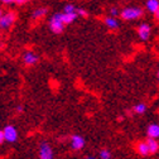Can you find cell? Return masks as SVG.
<instances>
[{
	"instance_id": "cell-1",
	"label": "cell",
	"mask_w": 159,
	"mask_h": 159,
	"mask_svg": "<svg viewBox=\"0 0 159 159\" xmlns=\"http://www.w3.org/2000/svg\"><path fill=\"white\" fill-rule=\"evenodd\" d=\"M144 15V10L143 8H139V7H126L121 10L120 16L123 20H136V19L142 18Z\"/></svg>"
},
{
	"instance_id": "cell-2",
	"label": "cell",
	"mask_w": 159,
	"mask_h": 159,
	"mask_svg": "<svg viewBox=\"0 0 159 159\" xmlns=\"http://www.w3.org/2000/svg\"><path fill=\"white\" fill-rule=\"evenodd\" d=\"M48 25H49V29L52 33L54 34H59L63 32V28H65V22H63V16H62V13H54L51 18H49V22H48Z\"/></svg>"
},
{
	"instance_id": "cell-3",
	"label": "cell",
	"mask_w": 159,
	"mask_h": 159,
	"mask_svg": "<svg viewBox=\"0 0 159 159\" xmlns=\"http://www.w3.org/2000/svg\"><path fill=\"white\" fill-rule=\"evenodd\" d=\"M16 19V14L14 11H7V13H2L0 15V27L2 29H8L10 28Z\"/></svg>"
},
{
	"instance_id": "cell-4",
	"label": "cell",
	"mask_w": 159,
	"mask_h": 159,
	"mask_svg": "<svg viewBox=\"0 0 159 159\" xmlns=\"http://www.w3.org/2000/svg\"><path fill=\"white\" fill-rule=\"evenodd\" d=\"M39 159H53V150L48 142H42L39 144Z\"/></svg>"
},
{
	"instance_id": "cell-5",
	"label": "cell",
	"mask_w": 159,
	"mask_h": 159,
	"mask_svg": "<svg viewBox=\"0 0 159 159\" xmlns=\"http://www.w3.org/2000/svg\"><path fill=\"white\" fill-rule=\"evenodd\" d=\"M4 135H5V142L8 143H15L18 140V130L14 125H7L4 129Z\"/></svg>"
},
{
	"instance_id": "cell-6",
	"label": "cell",
	"mask_w": 159,
	"mask_h": 159,
	"mask_svg": "<svg viewBox=\"0 0 159 159\" xmlns=\"http://www.w3.org/2000/svg\"><path fill=\"white\" fill-rule=\"evenodd\" d=\"M152 34V27L148 23H142L138 27V35L142 41H148Z\"/></svg>"
},
{
	"instance_id": "cell-7",
	"label": "cell",
	"mask_w": 159,
	"mask_h": 159,
	"mask_svg": "<svg viewBox=\"0 0 159 159\" xmlns=\"http://www.w3.org/2000/svg\"><path fill=\"white\" fill-rule=\"evenodd\" d=\"M38 61H39V57H38L34 52H32V51H27V52L23 54V62H24V65H25L27 67H30V66L37 65Z\"/></svg>"
},
{
	"instance_id": "cell-8",
	"label": "cell",
	"mask_w": 159,
	"mask_h": 159,
	"mask_svg": "<svg viewBox=\"0 0 159 159\" xmlns=\"http://www.w3.org/2000/svg\"><path fill=\"white\" fill-rule=\"evenodd\" d=\"M145 8L155 16V19H159V0H147Z\"/></svg>"
},
{
	"instance_id": "cell-9",
	"label": "cell",
	"mask_w": 159,
	"mask_h": 159,
	"mask_svg": "<svg viewBox=\"0 0 159 159\" xmlns=\"http://www.w3.org/2000/svg\"><path fill=\"white\" fill-rule=\"evenodd\" d=\"M85 139L81 135H72L71 136V147L73 150H81L85 147Z\"/></svg>"
},
{
	"instance_id": "cell-10",
	"label": "cell",
	"mask_w": 159,
	"mask_h": 159,
	"mask_svg": "<svg viewBox=\"0 0 159 159\" xmlns=\"http://www.w3.org/2000/svg\"><path fill=\"white\" fill-rule=\"evenodd\" d=\"M135 150H136V153L139 155H142V157L150 155V149H149V145H148L147 140L145 142H139L136 144V147H135Z\"/></svg>"
},
{
	"instance_id": "cell-11",
	"label": "cell",
	"mask_w": 159,
	"mask_h": 159,
	"mask_svg": "<svg viewBox=\"0 0 159 159\" xmlns=\"http://www.w3.org/2000/svg\"><path fill=\"white\" fill-rule=\"evenodd\" d=\"M104 23L111 30H116V29H119V27H120V22L116 19V16H111V15H109L104 19Z\"/></svg>"
},
{
	"instance_id": "cell-12",
	"label": "cell",
	"mask_w": 159,
	"mask_h": 159,
	"mask_svg": "<svg viewBox=\"0 0 159 159\" xmlns=\"http://www.w3.org/2000/svg\"><path fill=\"white\" fill-rule=\"evenodd\" d=\"M147 135L148 138L158 139L159 138V124H150L147 128Z\"/></svg>"
},
{
	"instance_id": "cell-13",
	"label": "cell",
	"mask_w": 159,
	"mask_h": 159,
	"mask_svg": "<svg viewBox=\"0 0 159 159\" xmlns=\"http://www.w3.org/2000/svg\"><path fill=\"white\" fill-rule=\"evenodd\" d=\"M62 16H63V22L66 25H70L72 24L76 19L80 16L77 13H66V11H62Z\"/></svg>"
},
{
	"instance_id": "cell-14",
	"label": "cell",
	"mask_w": 159,
	"mask_h": 159,
	"mask_svg": "<svg viewBox=\"0 0 159 159\" xmlns=\"http://www.w3.org/2000/svg\"><path fill=\"white\" fill-rule=\"evenodd\" d=\"M48 13V9L46 7H41V8H37L33 13H32V18L33 19H42L47 15Z\"/></svg>"
},
{
	"instance_id": "cell-15",
	"label": "cell",
	"mask_w": 159,
	"mask_h": 159,
	"mask_svg": "<svg viewBox=\"0 0 159 159\" xmlns=\"http://www.w3.org/2000/svg\"><path fill=\"white\" fill-rule=\"evenodd\" d=\"M147 143L149 145V149H150V154H155L158 150H159V142L154 138H148L147 139Z\"/></svg>"
},
{
	"instance_id": "cell-16",
	"label": "cell",
	"mask_w": 159,
	"mask_h": 159,
	"mask_svg": "<svg viewBox=\"0 0 159 159\" xmlns=\"http://www.w3.org/2000/svg\"><path fill=\"white\" fill-rule=\"evenodd\" d=\"M145 111H147V105L143 102H139V104L134 105V107H133V112L136 115H143V114H145Z\"/></svg>"
},
{
	"instance_id": "cell-17",
	"label": "cell",
	"mask_w": 159,
	"mask_h": 159,
	"mask_svg": "<svg viewBox=\"0 0 159 159\" xmlns=\"http://www.w3.org/2000/svg\"><path fill=\"white\" fill-rule=\"evenodd\" d=\"M100 159H111V152L106 148L100 150Z\"/></svg>"
},
{
	"instance_id": "cell-18",
	"label": "cell",
	"mask_w": 159,
	"mask_h": 159,
	"mask_svg": "<svg viewBox=\"0 0 159 159\" xmlns=\"http://www.w3.org/2000/svg\"><path fill=\"white\" fill-rule=\"evenodd\" d=\"M63 11H66V13H77V7H75L73 4H67V5H65Z\"/></svg>"
},
{
	"instance_id": "cell-19",
	"label": "cell",
	"mask_w": 159,
	"mask_h": 159,
	"mask_svg": "<svg viewBox=\"0 0 159 159\" xmlns=\"http://www.w3.org/2000/svg\"><path fill=\"white\" fill-rule=\"evenodd\" d=\"M120 13H121V11L119 10L116 7H111V8H110V10H109V15H111V16H117Z\"/></svg>"
},
{
	"instance_id": "cell-20",
	"label": "cell",
	"mask_w": 159,
	"mask_h": 159,
	"mask_svg": "<svg viewBox=\"0 0 159 159\" xmlns=\"http://www.w3.org/2000/svg\"><path fill=\"white\" fill-rule=\"evenodd\" d=\"M77 14H78L80 16H82V18L89 16V11H87V10H85L84 8H77Z\"/></svg>"
},
{
	"instance_id": "cell-21",
	"label": "cell",
	"mask_w": 159,
	"mask_h": 159,
	"mask_svg": "<svg viewBox=\"0 0 159 159\" xmlns=\"http://www.w3.org/2000/svg\"><path fill=\"white\" fill-rule=\"evenodd\" d=\"M0 2H2V4H4V5H8V4H16L18 0H0Z\"/></svg>"
},
{
	"instance_id": "cell-22",
	"label": "cell",
	"mask_w": 159,
	"mask_h": 159,
	"mask_svg": "<svg viewBox=\"0 0 159 159\" xmlns=\"http://www.w3.org/2000/svg\"><path fill=\"white\" fill-rule=\"evenodd\" d=\"M5 142V135H4V131L2 130L0 131V144H3Z\"/></svg>"
},
{
	"instance_id": "cell-23",
	"label": "cell",
	"mask_w": 159,
	"mask_h": 159,
	"mask_svg": "<svg viewBox=\"0 0 159 159\" xmlns=\"http://www.w3.org/2000/svg\"><path fill=\"white\" fill-rule=\"evenodd\" d=\"M29 2V0H18V5H23V4H25V3H28Z\"/></svg>"
},
{
	"instance_id": "cell-24",
	"label": "cell",
	"mask_w": 159,
	"mask_h": 159,
	"mask_svg": "<svg viewBox=\"0 0 159 159\" xmlns=\"http://www.w3.org/2000/svg\"><path fill=\"white\" fill-rule=\"evenodd\" d=\"M16 112H23V106H18L16 107Z\"/></svg>"
},
{
	"instance_id": "cell-25",
	"label": "cell",
	"mask_w": 159,
	"mask_h": 159,
	"mask_svg": "<svg viewBox=\"0 0 159 159\" xmlns=\"http://www.w3.org/2000/svg\"><path fill=\"white\" fill-rule=\"evenodd\" d=\"M123 119H124L123 116H119V117H117V121H123Z\"/></svg>"
},
{
	"instance_id": "cell-26",
	"label": "cell",
	"mask_w": 159,
	"mask_h": 159,
	"mask_svg": "<svg viewBox=\"0 0 159 159\" xmlns=\"http://www.w3.org/2000/svg\"><path fill=\"white\" fill-rule=\"evenodd\" d=\"M86 159H96V158H93V157H87Z\"/></svg>"
},
{
	"instance_id": "cell-27",
	"label": "cell",
	"mask_w": 159,
	"mask_h": 159,
	"mask_svg": "<svg viewBox=\"0 0 159 159\" xmlns=\"http://www.w3.org/2000/svg\"><path fill=\"white\" fill-rule=\"evenodd\" d=\"M157 77H158V80H159V71L157 72Z\"/></svg>"
}]
</instances>
